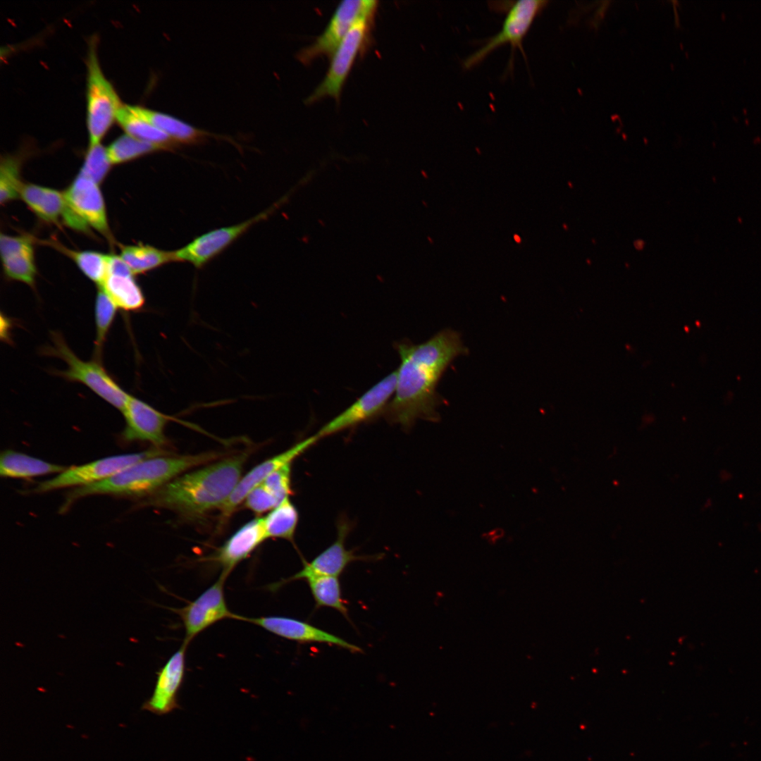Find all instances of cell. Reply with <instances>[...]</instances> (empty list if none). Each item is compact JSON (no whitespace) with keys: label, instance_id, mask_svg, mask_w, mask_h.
I'll return each mask as SVG.
<instances>
[{"label":"cell","instance_id":"6da1fadb","mask_svg":"<svg viewBox=\"0 0 761 761\" xmlns=\"http://www.w3.org/2000/svg\"><path fill=\"white\" fill-rule=\"evenodd\" d=\"M400 364L394 395L384 412L387 420L409 428L419 419L435 420L441 402L436 391L443 373L467 349L459 333L447 328L427 341L414 344L407 340L396 342Z\"/></svg>","mask_w":761,"mask_h":761},{"label":"cell","instance_id":"7a4b0ae2","mask_svg":"<svg viewBox=\"0 0 761 761\" xmlns=\"http://www.w3.org/2000/svg\"><path fill=\"white\" fill-rule=\"evenodd\" d=\"M248 457V452H243L181 474L150 495L144 503L189 516L221 509L242 478Z\"/></svg>","mask_w":761,"mask_h":761},{"label":"cell","instance_id":"3957f363","mask_svg":"<svg viewBox=\"0 0 761 761\" xmlns=\"http://www.w3.org/2000/svg\"><path fill=\"white\" fill-rule=\"evenodd\" d=\"M222 454L218 452H207L180 456L166 454L145 459L104 481L76 487L69 491L61 512L67 510L77 500L89 495H150L190 469L215 461Z\"/></svg>","mask_w":761,"mask_h":761},{"label":"cell","instance_id":"277c9868","mask_svg":"<svg viewBox=\"0 0 761 761\" xmlns=\"http://www.w3.org/2000/svg\"><path fill=\"white\" fill-rule=\"evenodd\" d=\"M52 345L45 347L43 354L54 356L63 360L68 369L56 371V375L70 382L84 384L96 395L123 412L129 394L123 390L103 367L101 361H83L78 358L66 344L59 333L51 334Z\"/></svg>","mask_w":761,"mask_h":761},{"label":"cell","instance_id":"5b68a950","mask_svg":"<svg viewBox=\"0 0 761 761\" xmlns=\"http://www.w3.org/2000/svg\"><path fill=\"white\" fill-rule=\"evenodd\" d=\"M97 48V39L92 37L87 58V126L90 145L100 143L123 104L101 70Z\"/></svg>","mask_w":761,"mask_h":761},{"label":"cell","instance_id":"8992f818","mask_svg":"<svg viewBox=\"0 0 761 761\" xmlns=\"http://www.w3.org/2000/svg\"><path fill=\"white\" fill-rule=\"evenodd\" d=\"M502 6L506 15L501 30L484 41V44L476 51L465 58L462 62L464 69L478 65L495 49L509 44L511 54L508 61L507 70H512L514 54L518 49L526 61L523 48V41L536 18L546 6L544 0H520L505 1ZM501 8V9H502Z\"/></svg>","mask_w":761,"mask_h":761},{"label":"cell","instance_id":"52a82bcc","mask_svg":"<svg viewBox=\"0 0 761 761\" xmlns=\"http://www.w3.org/2000/svg\"><path fill=\"white\" fill-rule=\"evenodd\" d=\"M166 454H170V452L160 447H155L141 452L106 457L82 465L68 467L55 477L39 482L27 493H42L67 487H80L97 483L142 460Z\"/></svg>","mask_w":761,"mask_h":761},{"label":"cell","instance_id":"ba28073f","mask_svg":"<svg viewBox=\"0 0 761 761\" xmlns=\"http://www.w3.org/2000/svg\"><path fill=\"white\" fill-rule=\"evenodd\" d=\"M378 7L373 0H347L338 5L326 29L308 47L299 53L305 64L322 56H331L351 27L359 20H371Z\"/></svg>","mask_w":761,"mask_h":761},{"label":"cell","instance_id":"9c48e42d","mask_svg":"<svg viewBox=\"0 0 761 761\" xmlns=\"http://www.w3.org/2000/svg\"><path fill=\"white\" fill-rule=\"evenodd\" d=\"M397 371L387 375L345 410L324 424L315 435L318 439L352 428L384 414L395 390Z\"/></svg>","mask_w":761,"mask_h":761},{"label":"cell","instance_id":"30bf717a","mask_svg":"<svg viewBox=\"0 0 761 761\" xmlns=\"http://www.w3.org/2000/svg\"><path fill=\"white\" fill-rule=\"evenodd\" d=\"M226 578L221 576L195 600L185 606L173 610L180 618L184 629L182 643L187 645L201 632L225 619L239 620L240 615L228 607L224 585Z\"/></svg>","mask_w":761,"mask_h":761},{"label":"cell","instance_id":"8fae6325","mask_svg":"<svg viewBox=\"0 0 761 761\" xmlns=\"http://www.w3.org/2000/svg\"><path fill=\"white\" fill-rule=\"evenodd\" d=\"M371 20L361 19L349 30L331 56V61L321 82L308 97L311 104L325 97L338 99L343 85L366 38Z\"/></svg>","mask_w":761,"mask_h":761},{"label":"cell","instance_id":"7c38bea8","mask_svg":"<svg viewBox=\"0 0 761 761\" xmlns=\"http://www.w3.org/2000/svg\"><path fill=\"white\" fill-rule=\"evenodd\" d=\"M273 206L245 221L204 233L185 247L174 251L176 261L192 264L199 268L247 232L253 225L266 218L276 209Z\"/></svg>","mask_w":761,"mask_h":761},{"label":"cell","instance_id":"4fadbf2b","mask_svg":"<svg viewBox=\"0 0 761 761\" xmlns=\"http://www.w3.org/2000/svg\"><path fill=\"white\" fill-rule=\"evenodd\" d=\"M122 413L125 420V428L120 435L123 442L145 441L156 447L168 442L164 431L168 421L174 419L173 417L130 395Z\"/></svg>","mask_w":761,"mask_h":761},{"label":"cell","instance_id":"5bb4252c","mask_svg":"<svg viewBox=\"0 0 761 761\" xmlns=\"http://www.w3.org/2000/svg\"><path fill=\"white\" fill-rule=\"evenodd\" d=\"M319 439L314 434L271 457L252 468L243 476L227 501L221 507L220 521L224 524L232 516L247 494L261 484L270 474L288 464L311 447Z\"/></svg>","mask_w":761,"mask_h":761},{"label":"cell","instance_id":"9a60e30c","mask_svg":"<svg viewBox=\"0 0 761 761\" xmlns=\"http://www.w3.org/2000/svg\"><path fill=\"white\" fill-rule=\"evenodd\" d=\"M348 522L342 521L338 525V536L335 540L311 561L303 560L302 569L287 578L275 584L276 588L290 581L304 579L315 576H339L349 563L357 560L371 559V557L360 556L345 547V538L349 532Z\"/></svg>","mask_w":761,"mask_h":761},{"label":"cell","instance_id":"2e32d148","mask_svg":"<svg viewBox=\"0 0 761 761\" xmlns=\"http://www.w3.org/2000/svg\"><path fill=\"white\" fill-rule=\"evenodd\" d=\"M20 197L44 221L86 232L88 225L68 205L63 192L32 183H23Z\"/></svg>","mask_w":761,"mask_h":761},{"label":"cell","instance_id":"e0dca14e","mask_svg":"<svg viewBox=\"0 0 761 761\" xmlns=\"http://www.w3.org/2000/svg\"><path fill=\"white\" fill-rule=\"evenodd\" d=\"M239 620L252 623L278 636L299 643H327L342 648L352 652L362 651L360 647L297 619L283 616L259 617L240 616Z\"/></svg>","mask_w":761,"mask_h":761},{"label":"cell","instance_id":"ac0fdd59","mask_svg":"<svg viewBox=\"0 0 761 761\" xmlns=\"http://www.w3.org/2000/svg\"><path fill=\"white\" fill-rule=\"evenodd\" d=\"M63 194L73 211L88 226L111 240L105 202L99 184L79 173Z\"/></svg>","mask_w":761,"mask_h":761},{"label":"cell","instance_id":"d6986e66","mask_svg":"<svg viewBox=\"0 0 761 761\" xmlns=\"http://www.w3.org/2000/svg\"><path fill=\"white\" fill-rule=\"evenodd\" d=\"M187 648V645L182 643L156 672L153 693L143 703L142 710L157 715H164L180 707L178 695L185 674Z\"/></svg>","mask_w":761,"mask_h":761},{"label":"cell","instance_id":"ffe728a7","mask_svg":"<svg viewBox=\"0 0 761 761\" xmlns=\"http://www.w3.org/2000/svg\"><path fill=\"white\" fill-rule=\"evenodd\" d=\"M266 540L263 517L254 519L237 529L208 560L216 563L221 569L220 576L227 579Z\"/></svg>","mask_w":761,"mask_h":761},{"label":"cell","instance_id":"44dd1931","mask_svg":"<svg viewBox=\"0 0 761 761\" xmlns=\"http://www.w3.org/2000/svg\"><path fill=\"white\" fill-rule=\"evenodd\" d=\"M33 244L32 238L28 235L11 236L3 233L0 235L1 258L5 276L32 287L35 286L37 274Z\"/></svg>","mask_w":761,"mask_h":761},{"label":"cell","instance_id":"7402d4cb","mask_svg":"<svg viewBox=\"0 0 761 761\" xmlns=\"http://www.w3.org/2000/svg\"><path fill=\"white\" fill-rule=\"evenodd\" d=\"M116 304L126 311L140 310L145 303L144 294L134 274L123 261L114 263L101 286Z\"/></svg>","mask_w":761,"mask_h":761},{"label":"cell","instance_id":"603a6c76","mask_svg":"<svg viewBox=\"0 0 761 761\" xmlns=\"http://www.w3.org/2000/svg\"><path fill=\"white\" fill-rule=\"evenodd\" d=\"M129 106L135 113L165 132L178 144H197L208 135L206 131L170 115L141 106Z\"/></svg>","mask_w":761,"mask_h":761},{"label":"cell","instance_id":"cb8c5ba5","mask_svg":"<svg viewBox=\"0 0 761 761\" xmlns=\"http://www.w3.org/2000/svg\"><path fill=\"white\" fill-rule=\"evenodd\" d=\"M67 468L14 450H5L1 454L0 474L6 478H28L60 474Z\"/></svg>","mask_w":761,"mask_h":761},{"label":"cell","instance_id":"d4e9b609","mask_svg":"<svg viewBox=\"0 0 761 761\" xmlns=\"http://www.w3.org/2000/svg\"><path fill=\"white\" fill-rule=\"evenodd\" d=\"M116 120L127 135L161 146L165 150H171L178 144L165 132L135 113L128 104L121 105Z\"/></svg>","mask_w":761,"mask_h":761},{"label":"cell","instance_id":"484cf974","mask_svg":"<svg viewBox=\"0 0 761 761\" xmlns=\"http://www.w3.org/2000/svg\"><path fill=\"white\" fill-rule=\"evenodd\" d=\"M120 256L134 275L146 273L176 261L174 251H165L148 245H122Z\"/></svg>","mask_w":761,"mask_h":761},{"label":"cell","instance_id":"4316f807","mask_svg":"<svg viewBox=\"0 0 761 761\" xmlns=\"http://www.w3.org/2000/svg\"><path fill=\"white\" fill-rule=\"evenodd\" d=\"M267 539L281 538L294 541L299 512L290 498H286L263 517Z\"/></svg>","mask_w":761,"mask_h":761},{"label":"cell","instance_id":"83f0119b","mask_svg":"<svg viewBox=\"0 0 761 761\" xmlns=\"http://www.w3.org/2000/svg\"><path fill=\"white\" fill-rule=\"evenodd\" d=\"M316 608L327 607L336 610L349 619L348 610L342 597L338 576H315L307 579Z\"/></svg>","mask_w":761,"mask_h":761},{"label":"cell","instance_id":"f1b7e54d","mask_svg":"<svg viewBox=\"0 0 761 761\" xmlns=\"http://www.w3.org/2000/svg\"><path fill=\"white\" fill-rule=\"evenodd\" d=\"M54 247L71 258L89 280L101 286L107 275L109 255L94 251H75L56 242H49Z\"/></svg>","mask_w":761,"mask_h":761},{"label":"cell","instance_id":"f546056e","mask_svg":"<svg viewBox=\"0 0 761 761\" xmlns=\"http://www.w3.org/2000/svg\"><path fill=\"white\" fill-rule=\"evenodd\" d=\"M112 164H120L154 151H165L161 146L122 135L106 148Z\"/></svg>","mask_w":761,"mask_h":761},{"label":"cell","instance_id":"4dcf8cb0","mask_svg":"<svg viewBox=\"0 0 761 761\" xmlns=\"http://www.w3.org/2000/svg\"><path fill=\"white\" fill-rule=\"evenodd\" d=\"M118 307L101 287H99L95 299V358L101 361V354L107 334L113 323Z\"/></svg>","mask_w":761,"mask_h":761},{"label":"cell","instance_id":"1f68e13d","mask_svg":"<svg viewBox=\"0 0 761 761\" xmlns=\"http://www.w3.org/2000/svg\"><path fill=\"white\" fill-rule=\"evenodd\" d=\"M22 157L18 155H6L1 157L0 164V202L6 204L20 197L23 185L20 180Z\"/></svg>","mask_w":761,"mask_h":761},{"label":"cell","instance_id":"d6a6232c","mask_svg":"<svg viewBox=\"0 0 761 761\" xmlns=\"http://www.w3.org/2000/svg\"><path fill=\"white\" fill-rule=\"evenodd\" d=\"M112 165L107 149L100 143L89 146L80 173L100 184Z\"/></svg>","mask_w":761,"mask_h":761},{"label":"cell","instance_id":"836d02e7","mask_svg":"<svg viewBox=\"0 0 761 761\" xmlns=\"http://www.w3.org/2000/svg\"><path fill=\"white\" fill-rule=\"evenodd\" d=\"M292 464L270 474L261 483L273 495L280 504L292 494Z\"/></svg>","mask_w":761,"mask_h":761},{"label":"cell","instance_id":"e575fe53","mask_svg":"<svg viewBox=\"0 0 761 761\" xmlns=\"http://www.w3.org/2000/svg\"><path fill=\"white\" fill-rule=\"evenodd\" d=\"M244 502L245 506L256 514L271 511L279 505L276 498L262 483L254 487Z\"/></svg>","mask_w":761,"mask_h":761}]
</instances>
